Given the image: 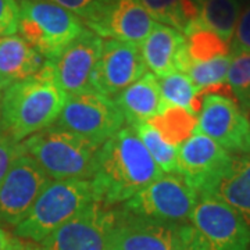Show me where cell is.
Returning a JSON list of instances; mask_svg holds the SVG:
<instances>
[{
  "mask_svg": "<svg viewBox=\"0 0 250 250\" xmlns=\"http://www.w3.org/2000/svg\"><path fill=\"white\" fill-rule=\"evenodd\" d=\"M22 146L52 179H90L100 147L53 124L31 135Z\"/></svg>",
  "mask_w": 250,
  "mask_h": 250,
  "instance_id": "3957f363",
  "label": "cell"
},
{
  "mask_svg": "<svg viewBox=\"0 0 250 250\" xmlns=\"http://www.w3.org/2000/svg\"><path fill=\"white\" fill-rule=\"evenodd\" d=\"M233 156L211 138L195 132L178 147V174L199 196L211 195L228 172Z\"/></svg>",
  "mask_w": 250,
  "mask_h": 250,
  "instance_id": "7c38bea8",
  "label": "cell"
},
{
  "mask_svg": "<svg viewBox=\"0 0 250 250\" xmlns=\"http://www.w3.org/2000/svg\"><path fill=\"white\" fill-rule=\"evenodd\" d=\"M67 95L49 62L39 71L4 89L0 98V135L21 143L54 124Z\"/></svg>",
  "mask_w": 250,
  "mask_h": 250,
  "instance_id": "7a4b0ae2",
  "label": "cell"
},
{
  "mask_svg": "<svg viewBox=\"0 0 250 250\" xmlns=\"http://www.w3.org/2000/svg\"><path fill=\"white\" fill-rule=\"evenodd\" d=\"M46 60L18 35L0 38V92L34 75Z\"/></svg>",
  "mask_w": 250,
  "mask_h": 250,
  "instance_id": "d6986e66",
  "label": "cell"
},
{
  "mask_svg": "<svg viewBox=\"0 0 250 250\" xmlns=\"http://www.w3.org/2000/svg\"><path fill=\"white\" fill-rule=\"evenodd\" d=\"M199 200L181 174H166L121 205L125 213L167 223L188 224Z\"/></svg>",
  "mask_w": 250,
  "mask_h": 250,
  "instance_id": "52a82bcc",
  "label": "cell"
},
{
  "mask_svg": "<svg viewBox=\"0 0 250 250\" xmlns=\"http://www.w3.org/2000/svg\"><path fill=\"white\" fill-rule=\"evenodd\" d=\"M197 21L207 29L231 43L236 22L241 14L239 0H196Z\"/></svg>",
  "mask_w": 250,
  "mask_h": 250,
  "instance_id": "44dd1931",
  "label": "cell"
},
{
  "mask_svg": "<svg viewBox=\"0 0 250 250\" xmlns=\"http://www.w3.org/2000/svg\"><path fill=\"white\" fill-rule=\"evenodd\" d=\"M154 21L184 34L199 17L196 0H141Z\"/></svg>",
  "mask_w": 250,
  "mask_h": 250,
  "instance_id": "7402d4cb",
  "label": "cell"
},
{
  "mask_svg": "<svg viewBox=\"0 0 250 250\" xmlns=\"http://www.w3.org/2000/svg\"><path fill=\"white\" fill-rule=\"evenodd\" d=\"M163 174L135 129L123 126L99 147L90 184L107 207L123 205Z\"/></svg>",
  "mask_w": 250,
  "mask_h": 250,
  "instance_id": "6da1fadb",
  "label": "cell"
},
{
  "mask_svg": "<svg viewBox=\"0 0 250 250\" xmlns=\"http://www.w3.org/2000/svg\"><path fill=\"white\" fill-rule=\"evenodd\" d=\"M195 132L211 138L228 153L250 154V121L233 98L221 92L203 95Z\"/></svg>",
  "mask_w": 250,
  "mask_h": 250,
  "instance_id": "9c48e42d",
  "label": "cell"
},
{
  "mask_svg": "<svg viewBox=\"0 0 250 250\" xmlns=\"http://www.w3.org/2000/svg\"><path fill=\"white\" fill-rule=\"evenodd\" d=\"M113 99L121 110L125 123L131 126L152 121L164 108L159 78L150 71Z\"/></svg>",
  "mask_w": 250,
  "mask_h": 250,
  "instance_id": "ac0fdd59",
  "label": "cell"
},
{
  "mask_svg": "<svg viewBox=\"0 0 250 250\" xmlns=\"http://www.w3.org/2000/svg\"><path fill=\"white\" fill-rule=\"evenodd\" d=\"M233 100L242 111L250 116V52H231V62L227 74Z\"/></svg>",
  "mask_w": 250,
  "mask_h": 250,
  "instance_id": "4316f807",
  "label": "cell"
},
{
  "mask_svg": "<svg viewBox=\"0 0 250 250\" xmlns=\"http://www.w3.org/2000/svg\"><path fill=\"white\" fill-rule=\"evenodd\" d=\"M95 200L90 179H52L25 218L14 227V236L41 243Z\"/></svg>",
  "mask_w": 250,
  "mask_h": 250,
  "instance_id": "277c9868",
  "label": "cell"
},
{
  "mask_svg": "<svg viewBox=\"0 0 250 250\" xmlns=\"http://www.w3.org/2000/svg\"><path fill=\"white\" fill-rule=\"evenodd\" d=\"M179 250H210V248H208L207 242L205 241V238L197 232V229L192 224L189 223L185 238H184V242H182Z\"/></svg>",
  "mask_w": 250,
  "mask_h": 250,
  "instance_id": "1f68e13d",
  "label": "cell"
},
{
  "mask_svg": "<svg viewBox=\"0 0 250 250\" xmlns=\"http://www.w3.org/2000/svg\"><path fill=\"white\" fill-rule=\"evenodd\" d=\"M132 128L161 171L166 174H178L179 146L166 141L160 131L149 121L132 125Z\"/></svg>",
  "mask_w": 250,
  "mask_h": 250,
  "instance_id": "d4e9b609",
  "label": "cell"
},
{
  "mask_svg": "<svg viewBox=\"0 0 250 250\" xmlns=\"http://www.w3.org/2000/svg\"><path fill=\"white\" fill-rule=\"evenodd\" d=\"M85 29L77 14L46 0L20 1V36L46 62H53Z\"/></svg>",
  "mask_w": 250,
  "mask_h": 250,
  "instance_id": "5b68a950",
  "label": "cell"
},
{
  "mask_svg": "<svg viewBox=\"0 0 250 250\" xmlns=\"http://www.w3.org/2000/svg\"><path fill=\"white\" fill-rule=\"evenodd\" d=\"M149 123H152L160 131L166 141H168L175 146H179L190 135L195 134L197 116L184 108L164 104V108L161 110L160 114Z\"/></svg>",
  "mask_w": 250,
  "mask_h": 250,
  "instance_id": "484cf974",
  "label": "cell"
},
{
  "mask_svg": "<svg viewBox=\"0 0 250 250\" xmlns=\"http://www.w3.org/2000/svg\"><path fill=\"white\" fill-rule=\"evenodd\" d=\"M46 1H52L64 9L70 10L83 21L89 16V13L96 6L99 0H46Z\"/></svg>",
  "mask_w": 250,
  "mask_h": 250,
  "instance_id": "4dcf8cb0",
  "label": "cell"
},
{
  "mask_svg": "<svg viewBox=\"0 0 250 250\" xmlns=\"http://www.w3.org/2000/svg\"><path fill=\"white\" fill-rule=\"evenodd\" d=\"M20 24L17 0H0V38L16 35Z\"/></svg>",
  "mask_w": 250,
  "mask_h": 250,
  "instance_id": "83f0119b",
  "label": "cell"
},
{
  "mask_svg": "<svg viewBox=\"0 0 250 250\" xmlns=\"http://www.w3.org/2000/svg\"><path fill=\"white\" fill-rule=\"evenodd\" d=\"M125 124V118L113 98L93 89L67 95L56 126L81 135L102 146Z\"/></svg>",
  "mask_w": 250,
  "mask_h": 250,
  "instance_id": "8992f818",
  "label": "cell"
},
{
  "mask_svg": "<svg viewBox=\"0 0 250 250\" xmlns=\"http://www.w3.org/2000/svg\"><path fill=\"white\" fill-rule=\"evenodd\" d=\"M187 50V38L174 28L156 22L141 43L143 62L156 77L179 71Z\"/></svg>",
  "mask_w": 250,
  "mask_h": 250,
  "instance_id": "e0dca14e",
  "label": "cell"
},
{
  "mask_svg": "<svg viewBox=\"0 0 250 250\" xmlns=\"http://www.w3.org/2000/svg\"><path fill=\"white\" fill-rule=\"evenodd\" d=\"M117 210L92 202L41 242L42 250H111Z\"/></svg>",
  "mask_w": 250,
  "mask_h": 250,
  "instance_id": "ba28073f",
  "label": "cell"
},
{
  "mask_svg": "<svg viewBox=\"0 0 250 250\" xmlns=\"http://www.w3.org/2000/svg\"><path fill=\"white\" fill-rule=\"evenodd\" d=\"M159 78V77H157ZM160 90L164 104L174 106L187 110L189 113L197 116L200 110L202 98L193 82L184 72H171L159 78Z\"/></svg>",
  "mask_w": 250,
  "mask_h": 250,
  "instance_id": "cb8c5ba5",
  "label": "cell"
},
{
  "mask_svg": "<svg viewBox=\"0 0 250 250\" xmlns=\"http://www.w3.org/2000/svg\"><path fill=\"white\" fill-rule=\"evenodd\" d=\"M24 152L22 143H17L0 135V179L6 175L11 163L20 153Z\"/></svg>",
  "mask_w": 250,
  "mask_h": 250,
  "instance_id": "f546056e",
  "label": "cell"
},
{
  "mask_svg": "<svg viewBox=\"0 0 250 250\" xmlns=\"http://www.w3.org/2000/svg\"><path fill=\"white\" fill-rule=\"evenodd\" d=\"M211 195L232 206L250 225V154L233 156L229 170Z\"/></svg>",
  "mask_w": 250,
  "mask_h": 250,
  "instance_id": "ffe728a7",
  "label": "cell"
},
{
  "mask_svg": "<svg viewBox=\"0 0 250 250\" xmlns=\"http://www.w3.org/2000/svg\"><path fill=\"white\" fill-rule=\"evenodd\" d=\"M82 22L103 39L138 45L156 24L141 0H99Z\"/></svg>",
  "mask_w": 250,
  "mask_h": 250,
  "instance_id": "4fadbf2b",
  "label": "cell"
},
{
  "mask_svg": "<svg viewBox=\"0 0 250 250\" xmlns=\"http://www.w3.org/2000/svg\"><path fill=\"white\" fill-rule=\"evenodd\" d=\"M6 250H42L41 246H38L35 242L25 241L17 236H13L11 242H10L9 248Z\"/></svg>",
  "mask_w": 250,
  "mask_h": 250,
  "instance_id": "d6a6232c",
  "label": "cell"
},
{
  "mask_svg": "<svg viewBox=\"0 0 250 250\" xmlns=\"http://www.w3.org/2000/svg\"><path fill=\"white\" fill-rule=\"evenodd\" d=\"M188 224H175L117 210L111 250H179Z\"/></svg>",
  "mask_w": 250,
  "mask_h": 250,
  "instance_id": "9a60e30c",
  "label": "cell"
},
{
  "mask_svg": "<svg viewBox=\"0 0 250 250\" xmlns=\"http://www.w3.org/2000/svg\"><path fill=\"white\" fill-rule=\"evenodd\" d=\"M184 35L187 38L188 62H207L215 57L231 54V43L203 27L197 20L187 28Z\"/></svg>",
  "mask_w": 250,
  "mask_h": 250,
  "instance_id": "603a6c76",
  "label": "cell"
},
{
  "mask_svg": "<svg viewBox=\"0 0 250 250\" xmlns=\"http://www.w3.org/2000/svg\"><path fill=\"white\" fill-rule=\"evenodd\" d=\"M11 238H13V236H10L9 232H6V231L0 227V250H6L9 248Z\"/></svg>",
  "mask_w": 250,
  "mask_h": 250,
  "instance_id": "836d02e7",
  "label": "cell"
},
{
  "mask_svg": "<svg viewBox=\"0 0 250 250\" xmlns=\"http://www.w3.org/2000/svg\"><path fill=\"white\" fill-rule=\"evenodd\" d=\"M149 71L143 62L141 45L103 39L102 54L90 77V89L114 98Z\"/></svg>",
  "mask_w": 250,
  "mask_h": 250,
  "instance_id": "5bb4252c",
  "label": "cell"
},
{
  "mask_svg": "<svg viewBox=\"0 0 250 250\" xmlns=\"http://www.w3.org/2000/svg\"><path fill=\"white\" fill-rule=\"evenodd\" d=\"M52 178L25 150L0 179V227L21 223Z\"/></svg>",
  "mask_w": 250,
  "mask_h": 250,
  "instance_id": "30bf717a",
  "label": "cell"
},
{
  "mask_svg": "<svg viewBox=\"0 0 250 250\" xmlns=\"http://www.w3.org/2000/svg\"><path fill=\"white\" fill-rule=\"evenodd\" d=\"M102 47L103 38L85 28L56 60L49 62L65 95L90 89V77L102 54Z\"/></svg>",
  "mask_w": 250,
  "mask_h": 250,
  "instance_id": "2e32d148",
  "label": "cell"
},
{
  "mask_svg": "<svg viewBox=\"0 0 250 250\" xmlns=\"http://www.w3.org/2000/svg\"><path fill=\"white\" fill-rule=\"evenodd\" d=\"M189 223L205 238L210 250H250V225L215 195L199 196Z\"/></svg>",
  "mask_w": 250,
  "mask_h": 250,
  "instance_id": "8fae6325",
  "label": "cell"
},
{
  "mask_svg": "<svg viewBox=\"0 0 250 250\" xmlns=\"http://www.w3.org/2000/svg\"><path fill=\"white\" fill-rule=\"evenodd\" d=\"M0 98H1V96H0Z\"/></svg>",
  "mask_w": 250,
  "mask_h": 250,
  "instance_id": "e575fe53",
  "label": "cell"
},
{
  "mask_svg": "<svg viewBox=\"0 0 250 250\" xmlns=\"http://www.w3.org/2000/svg\"><path fill=\"white\" fill-rule=\"evenodd\" d=\"M231 52H250V3L239 14L231 41Z\"/></svg>",
  "mask_w": 250,
  "mask_h": 250,
  "instance_id": "f1b7e54d",
  "label": "cell"
}]
</instances>
